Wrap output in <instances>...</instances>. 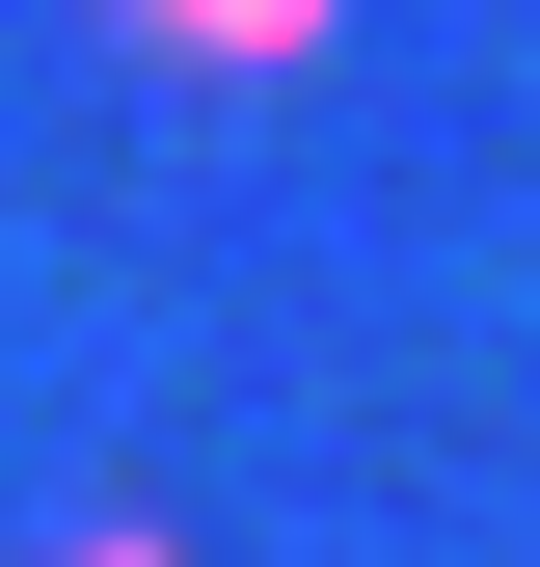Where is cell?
Segmentation results:
<instances>
[{"instance_id":"obj_1","label":"cell","mask_w":540,"mask_h":567,"mask_svg":"<svg viewBox=\"0 0 540 567\" xmlns=\"http://www.w3.org/2000/svg\"><path fill=\"white\" fill-rule=\"evenodd\" d=\"M108 28H135V54H189V82H298L352 0H108Z\"/></svg>"},{"instance_id":"obj_2","label":"cell","mask_w":540,"mask_h":567,"mask_svg":"<svg viewBox=\"0 0 540 567\" xmlns=\"http://www.w3.org/2000/svg\"><path fill=\"white\" fill-rule=\"evenodd\" d=\"M54 567H189V540H54Z\"/></svg>"}]
</instances>
